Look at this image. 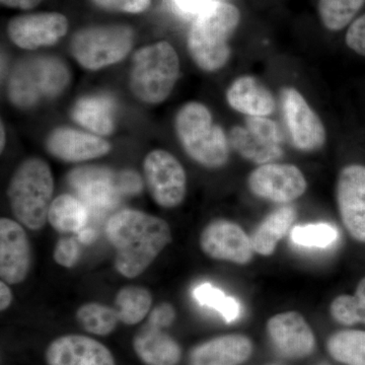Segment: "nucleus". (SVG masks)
I'll list each match as a JSON object with an SVG mask.
<instances>
[{
    "mask_svg": "<svg viewBox=\"0 0 365 365\" xmlns=\"http://www.w3.org/2000/svg\"><path fill=\"white\" fill-rule=\"evenodd\" d=\"M106 237L115 249V268L124 277H138L172 242L169 223L135 209L115 213L106 225Z\"/></svg>",
    "mask_w": 365,
    "mask_h": 365,
    "instance_id": "f257e3e1",
    "label": "nucleus"
},
{
    "mask_svg": "<svg viewBox=\"0 0 365 365\" xmlns=\"http://www.w3.org/2000/svg\"><path fill=\"white\" fill-rule=\"evenodd\" d=\"M241 21L239 9L218 1L206 9L190 29L188 49L192 59L205 71H216L230 57V42Z\"/></svg>",
    "mask_w": 365,
    "mask_h": 365,
    "instance_id": "f03ea898",
    "label": "nucleus"
},
{
    "mask_svg": "<svg viewBox=\"0 0 365 365\" xmlns=\"http://www.w3.org/2000/svg\"><path fill=\"white\" fill-rule=\"evenodd\" d=\"M54 180L48 163L30 158L11 177L7 195L14 217L31 230H40L48 222Z\"/></svg>",
    "mask_w": 365,
    "mask_h": 365,
    "instance_id": "7ed1b4c3",
    "label": "nucleus"
},
{
    "mask_svg": "<svg viewBox=\"0 0 365 365\" xmlns=\"http://www.w3.org/2000/svg\"><path fill=\"white\" fill-rule=\"evenodd\" d=\"M176 131L182 148L191 158L209 169H218L230 158L228 139L212 115L197 102L182 106L176 116Z\"/></svg>",
    "mask_w": 365,
    "mask_h": 365,
    "instance_id": "20e7f679",
    "label": "nucleus"
},
{
    "mask_svg": "<svg viewBox=\"0 0 365 365\" xmlns=\"http://www.w3.org/2000/svg\"><path fill=\"white\" fill-rule=\"evenodd\" d=\"M179 71V57L172 45L160 42L146 46L134 55L131 90L143 102L158 104L172 93Z\"/></svg>",
    "mask_w": 365,
    "mask_h": 365,
    "instance_id": "39448f33",
    "label": "nucleus"
},
{
    "mask_svg": "<svg viewBox=\"0 0 365 365\" xmlns=\"http://www.w3.org/2000/svg\"><path fill=\"white\" fill-rule=\"evenodd\" d=\"M68 81L69 72L59 59L54 57L25 59L11 74L9 98L18 107H32L43 98L57 97Z\"/></svg>",
    "mask_w": 365,
    "mask_h": 365,
    "instance_id": "423d86ee",
    "label": "nucleus"
},
{
    "mask_svg": "<svg viewBox=\"0 0 365 365\" xmlns=\"http://www.w3.org/2000/svg\"><path fill=\"white\" fill-rule=\"evenodd\" d=\"M133 40V30L128 26H90L74 34L71 53L81 66L97 71L123 59Z\"/></svg>",
    "mask_w": 365,
    "mask_h": 365,
    "instance_id": "0eeeda50",
    "label": "nucleus"
},
{
    "mask_svg": "<svg viewBox=\"0 0 365 365\" xmlns=\"http://www.w3.org/2000/svg\"><path fill=\"white\" fill-rule=\"evenodd\" d=\"M248 188L258 198L285 205L306 193L307 182L295 165L270 163L259 165L250 174Z\"/></svg>",
    "mask_w": 365,
    "mask_h": 365,
    "instance_id": "6e6552de",
    "label": "nucleus"
},
{
    "mask_svg": "<svg viewBox=\"0 0 365 365\" xmlns=\"http://www.w3.org/2000/svg\"><path fill=\"white\" fill-rule=\"evenodd\" d=\"M144 176L153 200L165 208H174L184 201L187 177L174 155L165 150L148 153L143 163Z\"/></svg>",
    "mask_w": 365,
    "mask_h": 365,
    "instance_id": "1a4fd4ad",
    "label": "nucleus"
},
{
    "mask_svg": "<svg viewBox=\"0 0 365 365\" xmlns=\"http://www.w3.org/2000/svg\"><path fill=\"white\" fill-rule=\"evenodd\" d=\"M283 117L295 148L304 153L318 151L325 145V126L304 96L294 88L281 93Z\"/></svg>",
    "mask_w": 365,
    "mask_h": 365,
    "instance_id": "9d476101",
    "label": "nucleus"
},
{
    "mask_svg": "<svg viewBox=\"0 0 365 365\" xmlns=\"http://www.w3.org/2000/svg\"><path fill=\"white\" fill-rule=\"evenodd\" d=\"M204 254L217 261L247 265L255 253L251 237L241 225L227 220H215L206 225L199 237Z\"/></svg>",
    "mask_w": 365,
    "mask_h": 365,
    "instance_id": "9b49d317",
    "label": "nucleus"
},
{
    "mask_svg": "<svg viewBox=\"0 0 365 365\" xmlns=\"http://www.w3.org/2000/svg\"><path fill=\"white\" fill-rule=\"evenodd\" d=\"M336 201L341 222L355 241L365 244V167L343 168L336 182Z\"/></svg>",
    "mask_w": 365,
    "mask_h": 365,
    "instance_id": "f8f14e48",
    "label": "nucleus"
},
{
    "mask_svg": "<svg viewBox=\"0 0 365 365\" xmlns=\"http://www.w3.org/2000/svg\"><path fill=\"white\" fill-rule=\"evenodd\" d=\"M267 333L276 351L285 359H306L316 348L311 326L297 312H285L269 319Z\"/></svg>",
    "mask_w": 365,
    "mask_h": 365,
    "instance_id": "ddd939ff",
    "label": "nucleus"
},
{
    "mask_svg": "<svg viewBox=\"0 0 365 365\" xmlns=\"http://www.w3.org/2000/svg\"><path fill=\"white\" fill-rule=\"evenodd\" d=\"M31 247L25 228L16 220H0V277L9 284H19L30 272Z\"/></svg>",
    "mask_w": 365,
    "mask_h": 365,
    "instance_id": "4468645a",
    "label": "nucleus"
},
{
    "mask_svg": "<svg viewBox=\"0 0 365 365\" xmlns=\"http://www.w3.org/2000/svg\"><path fill=\"white\" fill-rule=\"evenodd\" d=\"M68 30L63 14L39 13L16 16L9 24V35L14 44L24 49H36L58 42Z\"/></svg>",
    "mask_w": 365,
    "mask_h": 365,
    "instance_id": "2eb2a0df",
    "label": "nucleus"
},
{
    "mask_svg": "<svg viewBox=\"0 0 365 365\" xmlns=\"http://www.w3.org/2000/svg\"><path fill=\"white\" fill-rule=\"evenodd\" d=\"M69 181L90 212L102 215L116 206L120 192L112 173L101 168H81L71 173Z\"/></svg>",
    "mask_w": 365,
    "mask_h": 365,
    "instance_id": "dca6fc26",
    "label": "nucleus"
},
{
    "mask_svg": "<svg viewBox=\"0 0 365 365\" xmlns=\"http://www.w3.org/2000/svg\"><path fill=\"white\" fill-rule=\"evenodd\" d=\"M45 357L48 365H115L105 345L83 335H66L53 341Z\"/></svg>",
    "mask_w": 365,
    "mask_h": 365,
    "instance_id": "f3484780",
    "label": "nucleus"
},
{
    "mask_svg": "<svg viewBox=\"0 0 365 365\" xmlns=\"http://www.w3.org/2000/svg\"><path fill=\"white\" fill-rule=\"evenodd\" d=\"M47 148L54 157L76 163L103 157L109 153L111 145L96 135L71 128H59L48 138Z\"/></svg>",
    "mask_w": 365,
    "mask_h": 365,
    "instance_id": "a211bd4d",
    "label": "nucleus"
},
{
    "mask_svg": "<svg viewBox=\"0 0 365 365\" xmlns=\"http://www.w3.org/2000/svg\"><path fill=\"white\" fill-rule=\"evenodd\" d=\"M253 353V343L241 334H228L202 343L190 354V365H240Z\"/></svg>",
    "mask_w": 365,
    "mask_h": 365,
    "instance_id": "6ab92c4d",
    "label": "nucleus"
},
{
    "mask_svg": "<svg viewBox=\"0 0 365 365\" xmlns=\"http://www.w3.org/2000/svg\"><path fill=\"white\" fill-rule=\"evenodd\" d=\"M228 104L248 117H268L275 111V98L258 78L242 76L235 79L227 93Z\"/></svg>",
    "mask_w": 365,
    "mask_h": 365,
    "instance_id": "aec40b11",
    "label": "nucleus"
},
{
    "mask_svg": "<svg viewBox=\"0 0 365 365\" xmlns=\"http://www.w3.org/2000/svg\"><path fill=\"white\" fill-rule=\"evenodd\" d=\"M137 356L146 365H177L182 357L181 347L163 329L146 324L133 340Z\"/></svg>",
    "mask_w": 365,
    "mask_h": 365,
    "instance_id": "412c9836",
    "label": "nucleus"
},
{
    "mask_svg": "<svg viewBox=\"0 0 365 365\" xmlns=\"http://www.w3.org/2000/svg\"><path fill=\"white\" fill-rule=\"evenodd\" d=\"M295 220L297 211L287 204L266 216L251 235L255 253L264 257L273 255L278 242L289 232Z\"/></svg>",
    "mask_w": 365,
    "mask_h": 365,
    "instance_id": "4be33fe9",
    "label": "nucleus"
},
{
    "mask_svg": "<svg viewBox=\"0 0 365 365\" xmlns=\"http://www.w3.org/2000/svg\"><path fill=\"white\" fill-rule=\"evenodd\" d=\"M72 117L78 123L100 135H108L114 129V111L109 98L96 96L81 98Z\"/></svg>",
    "mask_w": 365,
    "mask_h": 365,
    "instance_id": "5701e85b",
    "label": "nucleus"
},
{
    "mask_svg": "<svg viewBox=\"0 0 365 365\" xmlns=\"http://www.w3.org/2000/svg\"><path fill=\"white\" fill-rule=\"evenodd\" d=\"M230 145L242 158L257 165L275 163L283 155L282 145L269 143L251 133L246 126H235L228 137Z\"/></svg>",
    "mask_w": 365,
    "mask_h": 365,
    "instance_id": "b1692460",
    "label": "nucleus"
},
{
    "mask_svg": "<svg viewBox=\"0 0 365 365\" xmlns=\"http://www.w3.org/2000/svg\"><path fill=\"white\" fill-rule=\"evenodd\" d=\"M88 210L85 204L76 197L60 195L52 201L48 213V222L62 234L78 232L86 227Z\"/></svg>",
    "mask_w": 365,
    "mask_h": 365,
    "instance_id": "393cba45",
    "label": "nucleus"
},
{
    "mask_svg": "<svg viewBox=\"0 0 365 365\" xmlns=\"http://www.w3.org/2000/svg\"><path fill=\"white\" fill-rule=\"evenodd\" d=\"M153 295L143 287L130 285L117 292L115 309L119 321L132 326L140 323L150 312Z\"/></svg>",
    "mask_w": 365,
    "mask_h": 365,
    "instance_id": "a878e982",
    "label": "nucleus"
},
{
    "mask_svg": "<svg viewBox=\"0 0 365 365\" xmlns=\"http://www.w3.org/2000/svg\"><path fill=\"white\" fill-rule=\"evenodd\" d=\"M327 349L336 361L345 365H365V331L344 330L333 334Z\"/></svg>",
    "mask_w": 365,
    "mask_h": 365,
    "instance_id": "bb28decb",
    "label": "nucleus"
},
{
    "mask_svg": "<svg viewBox=\"0 0 365 365\" xmlns=\"http://www.w3.org/2000/svg\"><path fill=\"white\" fill-rule=\"evenodd\" d=\"M334 321L343 326L365 325V276L357 284L354 294H341L330 304Z\"/></svg>",
    "mask_w": 365,
    "mask_h": 365,
    "instance_id": "cd10ccee",
    "label": "nucleus"
},
{
    "mask_svg": "<svg viewBox=\"0 0 365 365\" xmlns=\"http://www.w3.org/2000/svg\"><path fill=\"white\" fill-rule=\"evenodd\" d=\"M76 319L86 332L98 336L109 335L120 322L115 307L98 302H88L79 307Z\"/></svg>",
    "mask_w": 365,
    "mask_h": 365,
    "instance_id": "c85d7f7f",
    "label": "nucleus"
},
{
    "mask_svg": "<svg viewBox=\"0 0 365 365\" xmlns=\"http://www.w3.org/2000/svg\"><path fill=\"white\" fill-rule=\"evenodd\" d=\"M365 0H319V14L328 30H342L353 20Z\"/></svg>",
    "mask_w": 365,
    "mask_h": 365,
    "instance_id": "c756f323",
    "label": "nucleus"
},
{
    "mask_svg": "<svg viewBox=\"0 0 365 365\" xmlns=\"http://www.w3.org/2000/svg\"><path fill=\"white\" fill-rule=\"evenodd\" d=\"M194 297L202 306L211 307L218 312L227 323H232L241 314V307L234 297H227L210 283H203L193 292Z\"/></svg>",
    "mask_w": 365,
    "mask_h": 365,
    "instance_id": "7c9ffc66",
    "label": "nucleus"
},
{
    "mask_svg": "<svg viewBox=\"0 0 365 365\" xmlns=\"http://www.w3.org/2000/svg\"><path fill=\"white\" fill-rule=\"evenodd\" d=\"M292 240L299 246L307 248H327L337 241L338 232L327 223L299 225L292 230Z\"/></svg>",
    "mask_w": 365,
    "mask_h": 365,
    "instance_id": "2f4dec72",
    "label": "nucleus"
},
{
    "mask_svg": "<svg viewBox=\"0 0 365 365\" xmlns=\"http://www.w3.org/2000/svg\"><path fill=\"white\" fill-rule=\"evenodd\" d=\"M246 128L255 135L269 143L282 145L283 137L279 127L268 117H248Z\"/></svg>",
    "mask_w": 365,
    "mask_h": 365,
    "instance_id": "473e14b6",
    "label": "nucleus"
},
{
    "mask_svg": "<svg viewBox=\"0 0 365 365\" xmlns=\"http://www.w3.org/2000/svg\"><path fill=\"white\" fill-rule=\"evenodd\" d=\"M81 249L73 237H62L55 246L53 259L62 267L71 268L78 261Z\"/></svg>",
    "mask_w": 365,
    "mask_h": 365,
    "instance_id": "72a5a7b5",
    "label": "nucleus"
},
{
    "mask_svg": "<svg viewBox=\"0 0 365 365\" xmlns=\"http://www.w3.org/2000/svg\"><path fill=\"white\" fill-rule=\"evenodd\" d=\"M150 1L151 0H91L93 4L101 9L130 14L145 11Z\"/></svg>",
    "mask_w": 365,
    "mask_h": 365,
    "instance_id": "f704fd0d",
    "label": "nucleus"
},
{
    "mask_svg": "<svg viewBox=\"0 0 365 365\" xmlns=\"http://www.w3.org/2000/svg\"><path fill=\"white\" fill-rule=\"evenodd\" d=\"M346 44L357 54L365 56V14L353 21L348 29Z\"/></svg>",
    "mask_w": 365,
    "mask_h": 365,
    "instance_id": "c9c22d12",
    "label": "nucleus"
},
{
    "mask_svg": "<svg viewBox=\"0 0 365 365\" xmlns=\"http://www.w3.org/2000/svg\"><path fill=\"white\" fill-rule=\"evenodd\" d=\"M176 319V311L169 302H163L150 312L148 325L163 329L170 327Z\"/></svg>",
    "mask_w": 365,
    "mask_h": 365,
    "instance_id": "e433bc0d",
    "label": "nucleus"
},
{
    "mask_svg": "<svg viewBox=\"0 0 365 365\" xmlns=\"http://www.w3.org/2000/svg\"><path fill=\"white\" fill-rule=\"evenodd\" d=\"M220 0H173L180 11L186 14L199 16L202 11Z\"/></svg>",
    "mask_w": 365,
    "mask_h": 365,
    "instance_id": "4c0bfd02",
    "label": "nucleus"
},
{
    "mask_svg": "<svg viewBox=\"0 0 365 365\" xmlns=\"http://www.w3.org/2000/svg\"><path fill=\"white\" fill-rule=\"evenodd\" d=\"M115 184L120 192L134 194L140 191L141 181L135 173L124 172L119 177L115 178Z\"/></svg>",
    "mask_w": 365,
    "mask_h": 365,
    "instance_id": "58836bf2",
    "label": "nucleus"
},
{
    "mask_svg": "<svg viewBox=\"0 0 365 365\" xmlns=\"http://www.w3.org/2000/svg\"><path fill=\"white\" fill-rule=\"evenodd\" d=\"M13 299L11 288L9 287L6 282L1 281L0 282V309L4 312L9 309L13 302Z\"/></svg>",
    "mask_w": 365,
    "mask_h": 365,
    "instance_id": "ea45409f",
    "label": "nucleus"
},
{
    "mask_svg": "<svg viewBox=\"0 0 365 365\" xmlns=\"http://www.w3.org/2000/svg\"><path fill=\"white\" fill-rule=\"evenodd\" d=\"M2 4L14 9H31L37 6L43 0H0Z\"/></svg>",
    "mask_w": 365,
    "mask_h": 365,
    "instance_id": "a19ab883",
    "label": "nucleus"
},
{
    "mask_svg": "<svg viewBox=\"0 0 365 365\" xmlns=\"http://www.w3.org/2000/svg\"><path fill=\"white\" fill-rule=\"evenodd\" d=\"M78 239L83 242H90L93 239V230H88V228H83V230L78 232Z\"/></svg>",
    "mask_w": 365,
    "mask_h": 365,
    "instance_id": "79ce46f5",
    "label": "nucleus"
},
{
    "mask_svg": "<svg viewBox=\"0 0 365 365\" xmlns=\"http://www.w3.org/2000/svg\"><path fill=\"white\" fill-rule=\"evenodd\" d=\"M4 143H6V134H4V125H1V150H4Z\"/></svg>",
    "mask_w": 365,
    "mask_h": 365,
    "instance_id": "37998d69",
    "label": "nucleus"
},
{
    "mask_svg": "<svg viewBox=\"0 0 365 365\" xmlns=\"http://www.w3.org/2000/svg\"><path fill=\"white\" fill-rule=\"evenodd\" d=\"M321 365H326V364H321Z\"/></svg>",
    "mask_w": 365,
    "mask_h": 365,
    "instance_id": "c03bdc74",
    "label": "nucleus"
}]
</instances>
